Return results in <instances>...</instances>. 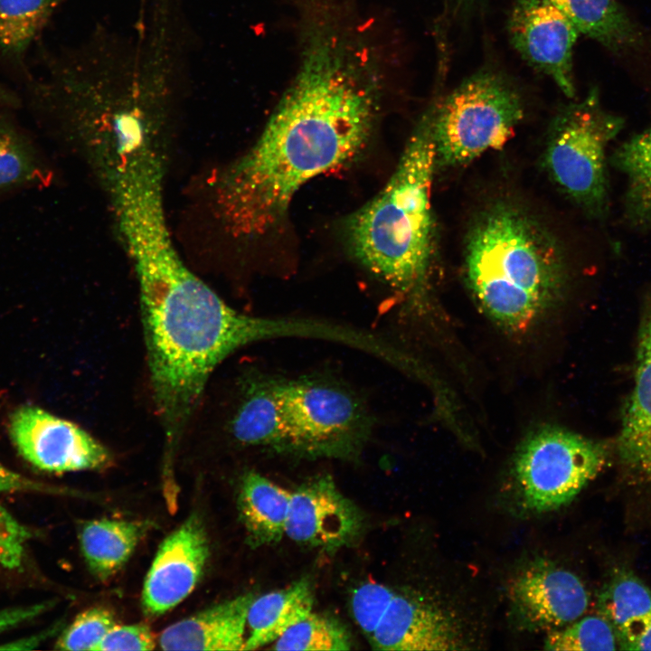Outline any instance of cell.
<instances>
[{"label": "cell", "mask_w": 651, "mask_h": 651, "mask_svg": "<svg viewBox=\"0 0 651 651\" xmlns=\"http://www.w3.org/2000/svg\"><path fill=\"white\" fill-rule=\"evenodd\" d=\"M299 7V62L255 144L219 175L228 231L255 238L284 220L307 181L354 159L379 117L383 73L363 27L337 0Z\"/></svg>", "instance_id": "6da1fadb"}, {"label": "cell", "mask_w": 651, "mask_h": 651, "mask_svg": "<svg viewBox=\"0 0 651 651\" xmlns=\"http://www.w3.org/2000/svg\"><path fill=\"white\" fill-rule=\"evenodd\" d=\"M162 182L128 179L114 190L119 231L139 286L156 411L174 445L193 419L210 376L235 351L278 337L325 338L326 323L242 314L184 264L171 240Z\"/></svg>", "instance_id": "7a4b0ae2"}, {"label": "cell", "mask_w": 651, "mask_h": 651, "mask_svg": "<svg viewBox=\"0 0 651 651\" xmlns=\"http://www.w3.org/2000/svg\"><path fill=\"white\" fill-rule=\"evenodd\" d=\"M464 270L478 305L500 326L526 329L561 296L563 254L530 213L498 202L483 211L466 240Z\"/></svg>", "instance_id": "3957f363"}, {"label": "cell", "mask_w": 651, "mask_h": 651, "mask_svg": "<svg viewBox=\"0 0 651 651\" xmlns=\"http://www.w3.org/2000/svg\"><path fill=\"white\" fill-rule=\"evenodd\" d=\"M436 167L429 112L409 138L386 185L346 225L355 258L412 298L425 290L433 254L430 189Z\"/></svg>", "instance_id": "277c9868"}, {"label": "cell", "mask_w": 651, "mask_h": 651, "mask_svg": "<svg viewBox=\"0 0 651 651\" xmlns=\"http://www.w3.org/2000/svg\"><path fill=\"white\" fill-rule=\"evenodd\" d=\"M624 126L600 104L592 89L565 107L552 121L543 166L557 187L588 216L603 220L609 211L607 149Z\"/></svg>", "instance_id": "5b68a950"}, {"label": "cell", "mask_w": 651, "mask_h": 651, "mask_svg": "<svg viewBox=\"0 0 651 651\" xmlns=\"http://www.w3.org/2000/svg\"><path fill=\"white\" fill-rule=\"evenodd\" d=\"M436 165L456 167L502 147L524 116L517 93L498 77L477 74L429 112Z\"/></svg>", "instance_id": "8992f818"}, {"label": "cell", "mask_w": 651, "mask_h": 651, "mask_svg": "<svg viewBox=\"0 0 651 651\" xmlns=\"http://www.w3.org/2000/svg\"><path fill=\"white\" fill-rule=\"evenodd\" d=\"M287 450L311 456H350L368 439L373 419L360 399L318 378H278Z\"/></svg>", "instance_id": "52a82bcc"}, {"label": "cell", "mask_w": 651, "mask_h": 651, "mask_svg": "<svg viewBox=\"0 0 651 651\" xmlns=\"http://www.w3.org/2000/svg\"><path fill=\"white\" fill-rule=\"evenodd\" d=\"M606 447L557 427L531 434L514 458V474L524 506L534 513L571 503L606 464Z\"/></svg>", "instance_id": "ba28073f"}, {"label": "cell", "mask_w": 651, "mask_h": 651, "mask_svg": "<svg viewBox=\"0 0 651 651\" xmlns=\"http://www.w3.org/2000/svg\"><path fill=\"white\" fill-rule=\"evenodd\" d=\"M9 432L20 455L42 471L99 470L112 462L108 448L85 429L38 407L17 409Z\"/></svg>", "instance_id": "9c48e42d"}, {"label": "cell", "mask_w": 651, "mask_h": 651, "mask_svg": "<svg viewBox=\"0 0 651 651\" xmlns=\"http://www.w3.org/2000/svg\"><path fill=\"white\" fill-rule=\"evenodd\" d=\"M508 593L514 618L529 631L561 628L581 618L590 602L577 575L543 561L523 569Z\"/></svg>", "instance_id": "30bf717a"}, {"label": "cell", "mask_w": 651, "mask_h": 651, "mask_svg": "<svg viewBox=\"0 0 651 651\" xmlns=\"http://www.w3.org/2000/svg\"><path fill=\"white\" fill-rule=\"evenodd\" d=\"M514 47L573 98L572 50L579 31L550 0H521L510 19Z\"/></svg>", "instance_id": "8fae6325"}, {"label": "cell", "mask_w": 651, "mask_h": 651, "mask_svg": "<svg viewBox=\"0 0 651 651\" xmlns=\"http://www.w3.org/2000/svg\"><path fill=\"white\" fill-rule=\"evenodd\" d=\"M209 557L202 520L189 516L160 544L146 576L142 605L148 616H160L183 601L195 588Z\"/></svg>", "instance_id": "7c38bea8"}, {"label": "cell", "mask_w": 651, "mask_h": 651, "mask_svg": "<svg viewBox=\"0 0 651 651\" xmlns=\"http://www.w3.org/2000/svg\"><path fill=\"white\" fill-rule=\"evenodd\" d=\"M362 526L358 508L329 476H319L291 492L285 535L292 541L326 551L352 542Z\"/></svg>", "instance_id": "4fadbf2b"}, {"label": "cell", "mask_w": 651, "mask_h": 651, "mask_svg": "<svg viewBox=\"0 0 651 651\" xmlns=\"http://www.w3.org/2000/svg\"><path fill=\"white\" fill-rule=\"evenodd\" d=\"M369 642L377 650L465 648L459 626L446 609L399 592L390 602Z\"/></svg>", "instance_id": "5bb4252c"}, {"label": "cell", "mask_w": 651, "mask_h": 651, "mask_svg": "<svg viewBox=\"0 0 651 651\" xmlns=\"http://www.w3.org/2000/svg\"><path fill=\"white\" fill-rule=\"evenodd\" d=\"M617 449L627 474L651 487V288L639 323L634 388L623 412Z\"/></svg>", "instance_id": "9a60e30c"}, {"label": "cell", "mask_w": 651, "mask_h": 651, "mask_svg": "<svg viewBox=\"0 0 651 651\" xmlns=\"http://www.w3.org/2000/svg\"><path fill=\"white\" fill-rule=\"evenodd\" d=\"M238 383V399L222 423L224 432L240 445L287 450L278 378L250 374Z\"/></svg>", "instance_id": "2e32d148"}, {"label": "cell", "mask_w": 651, "mask_h": 651, "mask_svg": "<svg viewBox=\"0 0 651 651\" xmlns=\"http://www.w3.org/2000/svg\"><path fill=\"white\" fill-rule=\"evenodd\" d=\"M243 594L166 627L159 637L164 650H244L247 616L254 599Z\"/></svg>", "instance_id": "e0dca14e"}, {"label": "cell", "mask_w": 651, "mask_h": 651, "mask_svg": "<svg viewBox=\"0 0 651 651\" xmlns=\"http://www.w3.org/2000/svg\"><path fill=\"white\" fill-rule=\"evenodd\" d=\"M291 492L255 472L241 478L238 509L252 546L279 542L285 535Z\"/></svg>", "instance_id": "ac0fdd59"}, {"label": "cell", "mask_w": 651, "mask_h": 651, "mask_svg": "<svg viewBox=\"0 0 651 651\" xmlns=\"http://www.w3.org/2000/svg\"><path fill=\"white\" fill-rule=\"evenodd\" d=\"M313 604V592L305 579L285 589L255 597L248 611L249 632L244 650H254L274 643L312 612Z\"/></svg>", "instance_id": "d6986e66"}, {"label": "cell", "mask_w": 651, "mask_h": 651, "mask_svg": "<svg viewBox=\"0 0 651 651\" xmlns=\"http://www.w3.org/2000/svg\"><path fill=\"white\" fill-rule=\"evenodd\" d=\"M149 526L144 522L99 519L86 522L80 544L90 571L100 580L118 572L127 561Z\"/></svg>", "instance_id": "ffe728a7"}, {"label": "cell", "mask_w": 651, "mask_h": 651, "mask_svg": "<svg viewBox=\"0 0 651 651\" xmlns=\"http://www.w3.org/2000/svg\"><path fill=\"white\" fill-rule=\"evenodd\" d=\"M609 161L627 181L626 222L637 231L651 229V124L618 146Z\"/></svg>", "instance_id": "44dd1931"}, {"label": "cell", "mask_w": 651, "mask_h": 651, "mask_svg": "<svg viewBox=\"0 0 651 651\" xmlns=\"http://www.w3.org/2000/svg\"><path fill=\"white\" fill-rule=\"evenodd\" d=\"M579 33L615 52L637 46L640 34L616 0H550Z\"/></svg>", "instance_id": "7402d4cb"}, {"label": "cell", "mask_w": 651, "mask_h": 651, "mask_svg": "<svg viewBox=\"0 0 651 651\" xmlns=\"http://www.w3.org/2000/svg\"><path fill=\"white\" fill-rule=\"evenodd\" d=\"M66 0H0V56L21 61Z\"/></svg>", "instance_id": "603a6c76"}, {"label": "cell", "mask_w": 651, "mask_h": 651, "mask_svg": "<svg viewBox=\"0 0 651 651\" xmlns=\"http://www.w3.org/2000/svg\"><path fill=\"white\" fill-rule=\"evenodd\" d=\"M599 609L616 633L651 615V590L635 574L615 572L601 590Z\"/></svg>", "instance_id": "cb8c5ba5"}, {"label": "cell", "mask_w": 651, "mask_h": 651, "mask_svg": "<svg viewBox=\"0 0 651 651\" xmlns=\"http://www.w3.org/2000/svg\"><path fill=\"white\" fill-rule=\"evenodd\" d=\"M348 630L333 618L310 612L273 645L276 650L343 651L351 649Z\"/></svg>", "instance_id": "d4e9b609"}, {"label": "cell", "mask_w": 651, "mask_h": 651, "mask_svg": "<svg viewBox=\"0 0 651 651\" xmlns=\"http://www.w3.org/2000/svg\"><path fill=\"white\" fill-rule=\"evenodd\" d=\"M42 170L29 140L11 124L0 121V193L36 183Z\"/></svg>", "instance_id": "484cf974"}, {"label": "cell", "mask_w": 651, "mask_h": 651, "mask_svg": "<svg viewBox=\"0 0 651 651\" xmlns=\"http://www.w3.org/2000/svg\"><path fill=\"white\" fill-rule=\"evenodd\" d=\"M616 632L601 615L580 618L572 623L548 632L544 649L554 651L614 650Z\"/></svg>", "instance_id": "4316f807"}, {"label": "cell", "mask_w": 651, "mask_h": 651, "mask_svg": "<svg viewBox=\"0 0 651 651\" xmlns=\"http://www.w3.org/2000/svg\"><path fill=\"white\" fill-rule=\"evenodd\" d=\"M116 625L113 613L108 609L90 608L80 613L61 633L55 648L59 650H91L97 648Z\"/></svg>", "instance_id": "83f0119b"}, {"label": "cell", "mask_w": 651, "mask_h": 651, "mask_svg": "<svg viewBox=\"0 0 651 651\" xmlns=\"http://www.w3.org/2000/svg\"><path fill=\"white\" fill-rule=\"evenodd\" d=\"M396 592L378 582H365L354 590L351 598L353 616L369 640Z\"/></svg>", "instance_id": "f1b7e54d"}, {"label": "cell", "mask_w": 651, "mask_h": 651, "mask_svg": "<svg viewBox=\"0 0 651 651\" xmlns=\"http://www.w3.org/2000/svg\"><path fill=\"white\" fill-rule=\"evenodd\" d=\"M31 533L0 505V566L15 570L22 566Z\"/></svg>", "instance_id": "f546056e"}, {"label": "cell", "mask_w": 651, "mask_h": 651, "mask_svg": "<svg viewBox=\"0 0 651 651\" xmlns=\"http://www.w3.org/2000/svg\"><path fill=\"white\" fill-rule=\"evenodd\" d=\"M155 646V637L146 625L116 624L101 640L97 651H145L152 650Z\"/></svg>", "instance_id": "4dcf8cb0"}, {"label": "cell", "mask_w": 651, "mask_h": 651, "mask_svg": "<svg viewBox=\"0 0 651 651\" xmlns=\"http://www.w3.org/2000/svg\"><path fill=\"white\" fill-rule=\"evenodd\" d=\"M616 636L619 649L651 650V615L630 623Z\"/></svg>", "instance_id": "1f68e13d"}, {"label": "cell", "mask_w": 651, "mask_h": 651, "mask_svg": "<svg viewBox=\"0 0 651 651\" xmlns=\"http://www.w3.org/2000/svg\"><path fill=\"white\" fill-rule=\"evenodd\" d=\"M50 606L49 602H41L0 610V635L40 616Z\"/></svg>", "instance_id": "d6a6232c"}, {"label": "cell", "mask_w": 651, "mask_h": 651, "mask_svg": "<svg viewBox=\"0 0 651 651\" xmlns=\"http://www.w3.org/2000/svg\"><path fill=\"white\" fill-rule=\"evenodd\" d=\"M48 487L31 480L0 463V493L45 492Z\"/></svg>", "instance_id": "836d02e7"}, {"label": "cell", "mask_w": 651, "mask_h": 651, "mask_svg": "<svg viewBox=\"0 0 651 651\" xmlns=\"http://www.w3.org/2000/svg\"><path fill=\"white\" fill-rule=\"evenodd\" d=\"M14 99L11 94L0 89V103H13Z\"/></svg>", "instance_id": "e575fe53"}]
</instances>
